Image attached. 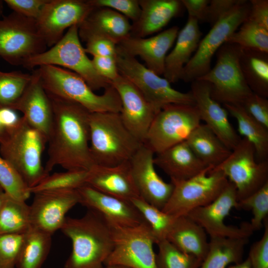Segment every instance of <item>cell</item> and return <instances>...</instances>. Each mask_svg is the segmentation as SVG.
<instances>
[{
    "label": "cell",
    "mask_w": 268,
    "mask_h": 268,
    "mask_svg": "<svg viewBox=\"0 0 268 268\" xmlns=\"http://www.w3.org/2000/svg\"><path fill=\"white\" fill-rule=\"evenodd\" d=\"M50 98L53 114L46 171L50 174L56 166L88 171L95 165L89 146L90 112L76 103Z\"/></svg>",
    "instance_id": "1"
},
{
    "label": "cell",
    "mask_w": 268,
    "mask_h": 268,
    "mask_svg": "<svg viewBox=\"0 0 268 268\" xmlns=\"http://www.w3.org/2000/svg\"><path fill=\"white\" fill-rule=\"evenodd\" d=\"M60 230L72 245L64 268H104L113 240L111 227L101 215L88 209L81 217H66Z\"/></svg>",
    "instance_id": "2"
},
{
    "label": "cell",
    "mask_w": 268,
    "mask_h": 268,
    "mask_svg": "<svg viewBox=\"0 0 268 268\" xmlns=\"http://www.w3.org/2000/svg\"><path fill=\"white\" fill-rule=\"evenodd\" d=\"M49 97L76 103L90 113H120L121 102L111 85L102 95L94 92L78 74L67 69L44 65L35 69Z\"/></svg>",
    "instance_id": "3"
},
{
    "label": "cell",
    "mask_w": 268,
    "mask_h": 268,
    "mask_svg": "<svg viewBox=\"0 0 268 268\" xmlns=\"http://www.w3.org/2000/svg\"><path fill=\"white\" fill-rule=\"evenodd\" d=\"M89 127L95 165L111 166L129 161L142 144L125 126L119 113H90Z\"/></svg>",
    "instance_id": "4"
},
{
    "label": "cell",
    "mask_w": 268,
    "mask_h": 268,
    "mask_svg": "<svg viewBox=\"0 0 268 268\" xmlns=\"http://www.w3.org/2000/svg\"><path fill=\"white\" fill-rule=\"evenodd\" d=\"M47 139L22 116L13 127L6 129L0 141V155L18 172L29 189L49 174L42 162Z\"/></svg>",
    "instance_id": "5"
},
{
    "label": "cell",
    "mask_w": 268,
    "mask_h": 268,
    "mask_svg": "<svg viewBox=\"0 0 268 268\" xmlns=\"http://www.w3.org/2000/svg\"><path fill=\"white\" fill-rule=\"evenodd\" d=\"M52 65L73 71L79 75L93 90L104 89L111 85L108 80L95 70L87 56L78 35V25L68 29L62 39L49 50L27 60L22 66L29 69Z\"/></svg>",
    "instance_id": "6"
},
{
    "label": "cell",
    "mask_w": 268,
    "mask_h": 268,
    "mask_svg": "<svg viewBox=\"0 0 268 268\" xmlns=\"http://www.w3.org/2000/svg\"><path fill=\"white\" fill-rule=\"evenodd\" d=\"M228 182L222 171L210 166L188 179L171 181L173 190L162 210L176 217L187 215L212 202Z\"/></svg>",
    "instance_id": "7"
},
{
    "label": "cell",
    "mask_w": 268,
    "mask_h": 268,
    "mask_svg": "<svg viewBox=\"0 0 268 268\" xmlns=\"http://www.w3.org/2000/svg\"><path fill=\"white\" fill-rule=\"evenodd\" d=\"M240 50L236 45L223 44L216 53L215 66L197 79L209 83L211 97L220 104H241L253 93L241 70Z\"/></svg>",
    "instance_id": "8"
},
{
    "label": "cell",
    "mask_w": 268,
    "mask_h": 268,
    "mask_svg": "<svg viewBox=\"0 0 268 268\" xmlns=\"http://www.w3.org/2000/svg\"><path fill=\"white\" fill-rule=\"evenodd\" d=\"M116 60L119 73L132 82L158 109L170 104L195 105L190 91L185 93L175 89L167 79L127 55L117 45Z\"/></svg>",
    "instance_id": "9"
},
{
    "label": "cell",
    "mask_w": 268,
    "mask_h": 268,
    "mask_svg": "<svg viewBox=\"0 0 268 268\" xmlns=\"http://www.w3.org/2000/svg\"><path fill=\"white\" fill-rule=\"evenodd\" d=\"M201 121L195 105L165 106L154 118L143 144L154 154L160 153L186 141Z\"/></svg>",
    "instance_id": "10"
},
{
    "label": "cell",
    "mask_w": 268,
    "mask_h": 268,
    "mask_svg": "<svg viewBox=\"0 0 268 268\" xmlns=\"http://www.w3.org/2000/svg\"><path fill=\"white\" fill-rule=\"evenodd\" d=\"M110 226L113 248L104 263L105 266L157 268L153 249L157 240L145 221L131 227Z\"/></svg>",
    "instance_id": "11"
},
{
    "label": "cell",
    "mask_w": 268,
    "mask_h": 268,
    "mask_svg": "<svg viewBox=\"0 0 268 268\" xmlns=\"http://www.w3.org/2000/svg\"><path fill=\"white\" fill-rule=\"evenodd\" d=\"M250 8L249 1L240 0L211 26L184 68L181 80L191 83L209 71L213 55L247 18Z\"/></svg>",
    "instance_id": "12"
},
{
    "label": "cell",
    "mask_w": 268,
    "mask_h": 268,
    "mask_svg": "<svg viewBox=\"0 0 268 268\" xmlns=\"http://www.w3.org/2000/svg\"><path fill=\"white\" fill-rule=\"evenodd\" d=\"M36 20L15 12L0 19V57L14 66L47 50Z\"/></svg>",
    "instance_id": "13"
},
{
    "label": "cell",
    "mask_w": 268,
    "mask_h": 268,
    "mask_svg": "<svg viewBox=\"0 0 268 268\" xmlns=\"http://www.w3.org/2000/svg\"><path fill=\"white\" fill-rule=\"evenodd\" d=\"M213 169L222 171L234 186L238 201L248 197L268 182V160L258 161L254 147L244 138L229 156Z\"/></svg>",
    "instance_id": "14"
},
{
    "label": "cell",
    "mask_w": 268,
    "mask_h": 268,
    "mask_svg": "<svg viewBox=\"0 0 268 268\" xmlns=\"http://www.w3.org/2000/svg\"><path fill=\"white\" fill-rule=\"evenodd\" d=\"M94 8L88 0H48L36 19L47 47L58 42L67 28L81 24Z\"/></svg>",
    "instance_id": "15"
},
{
    "label": "cell",
    "mask_w": 268,
    "mask_h": 268,
    "mask_svg": "<svg viewBox=\"0 0 268 268\" xmlns=\"http://www.w3.org/2000/svg\"><path fill=\"white\" fill-rule=\"evenodd\" d=\"M236 190L230 182L210 203L197 208L187 215L202 227L210 237L249 238L254 232L249 222L239 227L227 225L224 219L232 209L238 208Z\"/></svg>",
    "instance_id": "16"
},
{
    "label": "cell",
    "mask_w": 268,
    "mask_h": 268,
    "mask_svg": "<svg viewBox=\"0 0 268 268\" xmlns=\"http://www.w3.org/2000/svg\"><path fill=\"white\" fill-rule=\"evenodd\" d=\"M120 97L121 119L129 131L144 143L148 131L160 110L150 104L140 90L129 80L121 75L111 82Z\"/></svg>",
    "instance_id": "17"
},
{
    "label": "cell",
    "mask_w": 268,
    "mask_h": 268,
    "mask_svg": "<svg viewBox=\"0 0 268 268\" xmlns=\"http://www.w3.org/2000/svg\"><path fill=\"white\" fill-rule=\"evenodd\" d=\"M33 194L30 205L31 227L51 235L61 229L67 212L79 203L77 190L46 191Z\"/></svg>",
    "instance_id": "18"
},
{
    "label": "cell",
    "mask_w": 268,
    "mask_h": 268,
    "mask_svg": "<svg viewBox=\"0 0 268 268\" xmlns=\"http://www.w3.org/2000/svg\"><path fill=\"white\" fill-rule=\"evenodd\" d=\"M154 154L142 144L130 160V164L140 197L162 210L172 193L174 186L171 182H165L156 171Z\"/></svg>",
    "instance_id": "19"
},
{
    "label": "cell",
    "mask_w": 268,
    "mask_h": 268,
    "mask_svg": "<svg viewBox=\"0 0 268 268\" xmlns=\"http://www.w3.org/2000/svg\"><path fill=\"white\" fill-rule=\"evenodd\" d=\"M191 93L201 120L231 150L241 139L228 119V112L211 95L209 83L201 80L191 82Z\"/></svg>",
    "instance_id": "20"
},
{
    "label": "cell",
    "mask_w": 268,
    "mask_h": 268,
    "mask_svg": "<svg viewBox=\"0 0 268 268\" xmlns=\"http://www.w3.org/2000/svg\"><path fill=\"white\" fill-rule=\"evenodd\" d=\"M77 191L79 203L99 213L111 226L131 227L145 221L131 201L104 194L86 184Z\"/></svg>",
    "instance_id": "21"
},
{
    "label": "cell",
    "mask_w": 268,
    "mask_h": 268,
    "mask_svg": "<svg viewBox=\"0 0 268 268\" xmlns=\"http://www.w3.org/2000/svg\"><path fill=\"white\" fill-rule=\"evenodd\" d=\"M179 32V28L174 26L149 38L130 35L117 46L131 57H139L147 68L160 76L164 72L167 53L175 42Z\"/></svg>",
    "instance_id": "22"
},
{
    "label": "cell",
    "mask_w": 268,
    "mask_h": 268,
    "mask_svg": "<svg viewBox=\"0 0 268 268\" xmlns=\"http://www.w3.org/2000/svg\"><path fill=\"white\" fill-rule=\"evenodd\" d=\"M31 74L30 82L10 108L21 112L25 121L47 139L53 120L52 102L35 70Z\"/></svg>",
    "instance_id": "23"
},
{
    "label": "cell",
    "mask_w": 268,
    "mask_h": 268,
    "mask_svg": "<svg viewBox=\"0 0 268 268\" xmlns=\"http://www.w3.org/2000/svg\"><path fill=\"white\" fill-rule=\"evenodd\" d=\"M85 184L101 193L129 201L140 197L130 161L111 166L94 165L87 171Z\"/></svg>",
    "instance_id": "24"
},
{
    "label": "cell",
    "mask_w": 268,
    "mask_h": 268,
    "mask_svg": "<svg viewBox=\"0 0 268 268\" xmlns=\"http://www.w3.org/2000/svg\"><path fill=\"white\" fill-rule=\"evenodd\" d=\"M132 24L119 12L106 7L95 8L78 25V35L83 39L95 35L105 37L117 45L130 35Z\"/></svg>",
    "instance_id": "25"
},
{
    "label": "cell",
    "mask_w": 268,
    "mask_h": 268,
    "mask_svg": "<svg viewBox=\"0 0 268 268\" xmlns=\"http://www.w3.org/2000/svg\"><path fill=\"white\" fill-rule=\"evenodd\" d=\"M201 35L198 20L188 17L178 33L174 48L166 57L163 75L170 83L181 80L183 69L196 51Z\"/></svg>",
    "instance_id": "26"
},
{
    "label": "cell",
    "mask_w": 268,
    "mask_h": 268,
    "mask_svg": "<svg viewBox=\"0 0 268 268\" xmlns=\"http://www.w3.org/2000/svg\"><path fill=\"white\" fill-rule=\"evenodd\" d=\"M140 14L132 24L130 35L144 38L164 27L180 14L183 6L179 0H138Z\"/></svg>",
    "instance_id": "27"
},
{
    "label": "cell",
    "mask_w": 268,
    "mask_h": 268,
    "mask_svg": "<svg viewBox=\"0 0 268 268\" xmlns=\"http://www.w3.org/2000/svg\"><path fill=\"white\" fill-rule=\"evenodd\" d=\"M154 163L170 177L171 181L188 179L207 167L197 157L186 141L156 154Z\"/></svg>",
    "instance_id": "28"
},
{
    "label": "cell",
    "mask_w": 268,
    "mask_h": 268,
    "mask_svg": "<svg viewBox=\"0 0 268 268\" xmlns=\"http://www.w3.org/2000/svg\"><path fill=\"white\" fill-rule=\"evenodd\" d=\"M204 229L187 215L176 217L166 239L179 250L203 261L209 241Z\"/></svg>",
    "instance_id": "29"
},
{
    "label": "cell",
    "mask_w": 268,
    "mask_h": 268,
    "mask_svg": "<svg viewBox=\"0 0 268 268\" xmlns=\"http://www.w3.org/2000/svg\"><path fill=\"white\" fill-rule=\"evenodd\" d=\"M186 141L201 162L213 168L222 163L232 151L205 124L197 127Z\"/></svg>",
    "instance_id": "30"
},
{
    "label": "cell",
    "mask_w": 268,
    "mask_h": 268,
    "mask_svg": "<svg viewBox=\"0 0 268 268\" xmlns=\"http://www.w3.org/2000/svg\"><path fill=\"white\" fill-rule=\"evenodd\" d=\"M223 106L236 119L239 134L253 145L257 160H268V129L252 118L241 104Z\"/></svg>",
    "instance_id": "31"
},
{
    "label": "cell",
    "mask_w": 268,
    "mask_h": 268,
    "mask_svg": "<svg viewBox=\"0 0 268 268\" xmlns=\"http://www.w3.org/2000/svg\"><path fill=\"white\" fill-rule=\"evenodd\" d=\"M249 238L210 237L207 253L199 268H226L242 262Z\"/></svg>",
    "instance_id": "32"
},
{
    "label": "cell",
    "mask_w": 268,
    "mask_h": 268,
    "mask_svg": "<svg viewBox=\"0 0 268 268\" xmlns=\"http://www.w3.org/2000/svg\"><path fill=\"white\" fill-rule=\"evenodd\" d=\"M239 64L252 92L268 98V53L240 47Z\"/></svg>",
    "instance_id": "33"
},
{
    "label": "cell",
    "mask_w": 268,
    "mask_h": 268,
    "mask_svg": "<svg viewBox=\"0 0 268 268\" xmlns=\"http://www.w3.org/2000/svg\"><path fill=\"white\" fill-rule=\"evenodd\" d=\"M51 244V235L31 227L24 234L16 268H41Z\"/></svg>",
    "instance_id": "34"
},
{
    "label": "cell",
    "mask_w": 268,
    "mask_h": 268,
    "mask_svg": "<svg viewBox=\"0 0 268 268\" xmlns=\"http://www.w3.org/2000/svg\"><path fill=\"white\" fill-rule=\"evenodd\" d=\"M31 227L30 205L7 195L0 208V235L24 234Z\"/></svg>",
    "instance_id": "35"
},
{
    "label": "cell",
    "mask_w": 268,
    "mask_h": 268,
    "mask_svg": "<svg viewBox=\"0 0 268 268\" xmlns=\"http://www.w3.org/2000/svg\"><path fill=\"white\" fill-rule=\"evenodd\" d=\"M225 43L268 53V30L247 18Z\"/></svg>",
    "instance_id": "36"
},
{
    "label": "cell",
    "mask_w": 268,
    "mask_h": 268,
    "mask_svg": "<svg viewBox=\"0 0 268 268\" xmlns=\"http://www.w3.org/2000/svg\"><path fill=\"white\" fill-rule=\"evenodd\" d=\"M131 202L149 226L157 243L166 239L176 217L164 212L140 197L133 199Z\"/></svg>",
    "instance_id": "37"
},
{
    "label": "cell",
    "mask_w": 268,
    "mask_h": 268,
    "mask_svg": "<svg viewBox=\"0 0 268 268\" xmlns=\"http://www.w3.org/2000/svg\"><path fill=\"white\" fill-rule=\"evenodd\" d=\"M155 254L157 268H199L202 261L177 249L166 239L158 241Z\"/></svg>",
    "instance_id": "38"
},
{
    "label": "cell",
    "mask_w": 268,
    "mask_h": 268,
    "mask_svg": "<svg viewBox=\"0 0 268 268\" xmlns=\"http://www.w3.org/2000/svg\"><path fill=\"white\" fill-rule=\"evenodd\" d=\"M87 171L66 170L50 174L37 185L29 189L31 194L37 192L65 190H77L86 184Z\"/></svg>",
    "instance_id": "39"
},
{
    "label": "cell",
    "mask_w": 268,
    "mask_h": 268,
    "mask_svg": "<svg viewBox=\"0 0 268 268\" xmlns=\"http://www.w3.org/2000/svg\"><path fill=\"white\" fill-rule=\"evenodd\" d=\"M31 77V74L19 71L0 70V108H10L20 97Z\"/></svg>",
    "instance_id": "40"
},
{
    "label": "cell",
    "mask_w": 268,
    "mask_h": 268,
    "mask_svg": "<svg viewBox=\"0 0 268 268\" xmlns=\"http://www.w3.org/2000/svg\"><path fill=\"white\" fill-rule=\"evenodd\" d=\"M0 186L12 198L26 201L31 194L16 169L0 155Z\"/></svg>",
    "instance_id": "41"
},
{
    "label": "cell",
    "mask_w": 268,
    "mask_h": 268,
    "mask_svg": "<svg viewBox=\"0 0 268 268\" xmlns=\"http://www.w3.org/2000/svg\"><path fill=\"white\" fill-rule=\"evenodd\" d=\"M237 209L251 210L253 217L249 222L253 231L264 227L268 215V182L248 197L238 201Z\"/></svg>",
    "instance_id": "42"
},
{
    "label": "cell",
    "mask_w": 268,
    "mask_h": 268,
    "mask_svg": "<svg viewBox=\"0 0 268 268\" xmlns=\"http://www.w3.org/2000/svg\"><path fill=\"white\" fill-rule=\"evenodd\" d=\"M24 235H0V268H16Z\"/></svg>",
    "instance_id": "43"
},
{
    "label": "cell",
    "mask_w": 268,
    "mask_h": 268,
    "mask_svg": "<svg viewBox=\"0 0 268 268\" xmlns=\"http://www.w3.org/2000/svg\"><path fill=\"white\" fill-rule=\"evenodd\" d=\"M88 1L94 8L106 7L119 11L133 22L138 20L140 14L138 0H88Z\"/></svg>",
    "instance_id": "44"
},
{
    "label": "cell",
    "mask_w": 268,
    "mask_h": 268,
    "mask_svg": "<svg viewBox=\"0 0 268 268\" xmlns=\"http://www.w3.org/2000/svg\"><path fill=\"white\" fill-rule=\"evenodd\" d=\"M264 227L262 237L250 249L248 257L251 268H268V218L264 221Z\"/></svg>",
    "instance_id": "45"
},
{
    "label": "cell",
    "mask_w": 268,
    "mask_h": 268,
    "mask_svg": "<svg viewBox=\"0 0 268 268\" xmlns=\"http://www.w3.org/2000/svg\"><path fill=\"white\" fill-rule=\"evenodd\" d=\"M255 120L268 129V100L252 93L241 104Z\"/></svg>",
    "instance_id": "46"
},
{
    "label": "cell",
    "mask_w": 268,
    "mask_h": 268,
    "mask_svg": "<svg viewBox=\"0 0 268 268\" xmlns=\"http://www.w3.org/2000/svg\"><path fill=\"white\" fill-rule=\"evenodd\" d=\"M82 40L86 42L85 52L93 57H116L117 45L107 38L91 35L85 37Z\"/></svg>",
    "instance_id": "47"
},
{
    "label": "cell",
    "mask_w": 268,
    "mask_h": 268,
    "mask_svg": "<svg viewBox=\"0 0 268 268\" xmlns=\"http://www.w3.org/2000/svg\"><path fill=\"white\" fill-rule=\"evenodd\" d=\"M48 0H5L7 6L18 14L36 19Z\"/></svg>",
    "instance_id": "48"
},
{
    "label": "cell",
    "mask_w": 268,
    "mask_h": 268,
    "mask_svg": "<svg viewBox=\"0 0 268 268\" xmlns=\"http://www.w3.org/2000/svg\"><path fill=\"white\" fill-rule=\"evenodd\" d=\"M240 0H209L205 21L213 26L221 18L233 8Z\"/></svg>",
    "instance_id": "49"
},
{
    "label": "cell",
    "mask_w": 268,
    "mask_h": 268,
    "mask_svg": "<svg viewBox=\"0 0 268 268\" xmlns=\"http://www.w3.org/2000/svg\"><path fill=\"white\" fill-rule=\"evenodd\" d=\"M92 62L98 73L110 82L119 75L116 57H93Z\"/></svg>",
    "instance_id": "50"
},
{
    "label": "cell",
    "mask_w": 268,
    "mask_h": 268,
    "mask_svg": "<svg viewBox=\"0 0 268 268\" xmlns=\"http://www.w3.org/2000/svg\"><path fill=\"white\" fill-rule=\"evenodd\" d=\"M248 18L268 30V0H250Z\"/></svg>",
    "instance_id": "51"
},
{
    "label": "cell",
    "mask_w": 268,
    "mask_h": 268,
    "mask_svg": "<svg viewBox=\"0 0 268 268\" xmlns=\"http://www.w3.org/2000/svg\"><path fill=\"white\" fill-rule=\"evenodd\" d=\"M181 2L188 11L189 17L199 22L205 21L209 0H182Z\"/></svg>",
    "instance_id": "52"
},
{
    "label": "cell",
    "mask_w": 268,
    "mask_h": 268,
    "mask_svg": "<svg viewBox=\"0 0 268 268\" xmlns=\"http://www.w3.org/2000/svg\"><path fill=\"white\" fill-rule=\"evenodd\" d=\"M20 118L15 110L8 107L0 108V122L6 129L15 126Z\"/></svg>",
    "instance_id": "53"
},
{
    "label": "cell",
    "mask_w": 268,
    "mask_h": 268,
    "mask_svg": "<svg viewBox=\"0 0 268 268\" xmlns=\"http://www.w3.org/2000/svg\"><path fill=\"white\" fill-rule=\"evenodd\" d=\"M228 268H251L250 261L248 257L246 260L242 262L235 264L233 266L229 267Z\"/></svg>",
    "instance_id": "54"
},
{
    "label": "cell",
    "mask_w": 268,
    "mask_h": 268,
    "mask_svg": "<svg viewBox=\"0 0 268 268\" xmlns=\"http://www.w3.org/2000/svg\"><path fill=\"white\" fill-rule=\"evenodd\" d=\"M6 195L7 194L5 193L2 188L0 186V208Z\"/></svg>",
    "instance_id": "55"
},
{
    "label": "cell",
    "mask_w": 268,
    "mask_h": 268,
    "mask_svg": "<svg viewBox=\"0 0 268 268\" xmlns=\"http://www.w3.org/2000/svg\"><path fill=\"white\" fill-rule=\"evenodd\" d=\"M6 133V129L0 122V141L2 139Z\"/></svg>",
    "instance_id": "56"
},
{
    "label": "cell",
    "mask_w": 268,
    "mask_h": 268,
    "mask_svg": "<svg viewBox=\"0 0 268 268\" xmlns=\"http://www.w3.org/2000/svg\"><path fill=\"white\" fill-rule=\"evenodd\" d=\"M104 268H128L127 267L120 265H109L106 266Z\"/></svg>",
    "instance_id": "57"
},
{
    "label": "cell",
    "mask_w": 268,
    "mask_h": 268,
    "mask_svg": "<svg viewBox=\"0 0 268 268\" xmlns=\"http://www.w3.org/2000/svg\"><path fill=\"white\" fill-rule=\"evenodd\" d=\"M3 1L0 0V16L1 15L2 13V10H3Z\"/></svg>",
    "instance_id": "58"
}]
</instances>
